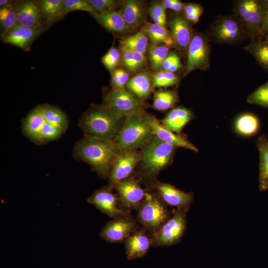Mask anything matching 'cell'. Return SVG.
Masks as SVG:
<instances>
[{
    "label": "cell",
    "instance_id": "obj_1",
    "mask_svg": "<svg viewBox=\"0 0 268 268\" xmlns=\"http://www.w3.org/2000/svg\"><path fill=\"white\" fill-rule=\"evenodd\" d=\"M121 152L114 141L84 135L76 142L73 156L87 163L100 178L107 179L116 158Z\"/></svg>",
    "mask_w": 268,
    "mask_h": 268
},
{
    "label": "cell",
    "instance_id": "obj_2",
    "mask_svg": "<svg viewBox=\"0 0 268 268\" xmlns=\"http://www.w3.org/2000/svg\"><path fill=\"white\" fill-rule=\"evenodd\" d=\"M178 147L165 143L153 136L140 151L138 180L147 185L157 179L162 170L173 162Z\"/></svg>",
    "mask_w": 268,
    "mask_h": 268
},
{
    "label": "cell",
    "instance_id": "obj_3",
    "mask_svg": "<svg viewBox=\"0 0 268 268\" xmlns=\"http://www.w3.org/2000/svg\"><path fill=\"white\" fill-rule=\"evenodd\" d=\"M124 119L119 118L103 105H93L81 117L79 126L85 135L114 141Z\"/></svg>",
    "mask_w": 268,
    "mask_h": 268
},
{
    "label": "cell",
    "instance_id": "obj_4",
    "mask_svg": "<svg viewBox=\"0 0 268 268\" xmlns=\"http://www.w3.org/2000/svg\"><path fill=\"white\" fill-rule=\"evenodd\" d=\"M153 135L149 126L137 114L124 119L114 142L122 151L138 150L146 145Z\"/></svg>",
    "mask_w": 268,
    "mask_h": 268
},
{
    "label": "cell",
    "instance_id": "obj_5",
    "mask_svg": "<svg viewBox=\"0 0 268 268\" xmlns=\"http://www.w3.org/2000/svg\"><path fill=\"white\" fill-rule=\"evenodd\" d=\"M268 7V0H238L233 11L242 22L252 40L263 39L262 27Z\"/></svg>",
    "mask_w": 268,
    "mask_h": 268
},
{
    "label": "cell",
    "instance_id": "obj_6",
    "mask_svg": "<svg viewBox=\"0 0 268 268\" xmlns=\"http://www.w3.org/2000/svg\"><path fill=\"white\" fill-rule=\"evenodd\" d=\"M166 205L156 194L147 190L137 209L136 220L149 235L158 230L172 216Z\"/></svg>",
    "mask_w": 268,
    "mask_h": 268
},
{
    "label": "cell",
    "instance_id": "obj_7",
    "mask_svg": "<svg viewBox=\"0 0 268 268\" xmlns=\"http://www.w3.org/2000/svg\"><path fill=\"white\" fill-rule=\"evenodd\" d=\"M102 105L121 119L137 114L146 108L143 101L125 88L105 89Z\"/></svg>",
    "mask_w": 268,
    "mask_h": 268
},
{
    "label": "cell",
    "instance_id": "obj_8",
    "mask_svg": "<svg viewBox=\"0 0 268 268\" xmlns=\"http://www.w3.org/2000/svg\"><path fill=\"white\" fill-rule=\"evenodd\" d=\"M209 36L214 42L225 44H238L250 37L247 29L235 15L217 17L210 27Z\"/></svg>",
    "mask_w": 268,
    "mask_h": 268
},
{
    "label": "cell",
    "instance_id": "obj_9",
    "mask_svg": "<svg viewBox=\"0 0 268 268\" xmlns=\"http://www.w3.org/2000/svg\"><path fill=\"white\" fill-rule=\"evenodd\" d=\"M188 212L175 208L171 217L158 230L150 235L152 246L166 247L179 242L186 230Z\"/></svg>",
    "mask_w": 268,
    "mask_h": 268
},
{
    "label": "cell",
    "instance_id": "obj_10",
    "mask_svg": "<svg viewBox=\"0 0 268 268\" xmlns=\"http://www.w3.org/2000/svg\"><path fill=\"white\" fill-rule=\"evenodd\" d=\"M208 38L201 33H194L187 51L183 77L195 70H206L209 68L210 50Z\"/></svg>",
    "mask_w": 268,
    "mask_h": 268
},
{
    "label": "cell",
    "instance_id": "obj_11",
    "mask_svg": "<svg viewBox=\"0 0 268 268\" xmlns=\"http://www.w3.org/2000/svg\"><path fill=\"white\" fill-rule=\"evenodd\" d=\"M147 190H154L167 205L175 209L189 211L194 200L192 193L186 192L168 183L157 179L146 185Z\"/></svg>",
    "mask_w": 268,
    "mask_h": 268
},
{
    "label": "cell",
    "instance_id": "obj_12",
    "mask_svg": "<svg viewBox=\"0 0 268 268\" xmlns=\"http://www.w3.org/2000/svg\"><path fill=\"white\" fill-rule=\"evenodd\" d=\"M140 181L133 175L117 183L113 189L119 201L120 207L129 211L137 210L147 192L142 189Z\"/></svg>",
    "mask_w": 268,
    "mask_h": 268
},
{
    "label": "cell",
    "instance_id": "obj_13",
    "mask_svg": "<svg viewBox=\"0 0 268 268\" xmlns=\"http://www.w3.org/2000/svg\"><path fill=\"white\" fill-rule=\"evenodd\" d=\"M137 114L150 127L153 136L161 141L178 147H183L195 152L199 149L188 139L186 135L173 133L164 127L156 117L144 110Z\"/></svg>",
    "mask_w": 268,
    "mask_h": 268
},
{
    "label": "cell",
    "instance_id": "obj_14",
    "mask_svg": "<svg viewBox=\"0 0 268 268\" xmlns=\"http://www.w3.org/2000/svg\"><path fill=\"white\" fill-rule=\"evenodd\" d=\"M140 160L141 153L139 150L121 152L113 163L107 185L113 189L117 183L132 176Z\"/></svg>",
    "mask_w": 268,
    "mask_h": 268
},
{
    "label": "cell",
    "instance_id": "obj_15",
    "mask_svg": "<svg viewBox=\"0 0 268 268\" xmlns=\"http://www.w3.org/2000/svg\"><path fill=\"white\" fill-rule=\"evenodd\" d=\"M108 185L97 190L87 199L88 203L93 205L100 212L115 218L130 216V211L122 208L116 194Z\"/></svg>",
    "mask_w": 268,
    "mask_h": 268
},
{
    "label": "cell",
    "instance_id": "obj_16",
    "mask_svg": "<svg viewBox=\"0 0 268 268\" xmlns=\"http://www.w3.org/2000/svg\"><path fill=\"white\" fill-rule=\"evenodd\" d=\"M139 226L131 215L113 218L101 229V238L110 243L124 242Z\"/></svg>",
    "mask_w": 268,
    "mask_h": 268
},
{
    "label": "cell",
    "instance_id": "obj_17",
    "mask_svg": "<svg viewBox=\"0 0 268 268\" xmlns=\"http://www.w3.org/2000/svg\"><path fill=\"white\" fill-rule=\"evenodd\" d=\"M17 25L21 26L45 28L47 26L41 11L39 1L24 0L15 2Z\"/></svg>",
    "mask_w": 268,
    "mask_h": 268
},
{
    "label": "cell",
    "instance_id": "obj_18",
    "mask_svg": "<svg viewBox=\"0 0 268 268\" xmlns=\"http://www.w3.org/2000/svg\"><path fill=\"white\" fill-rule=\"evenodd\" d=\"M174 42V47L183 54L187 53L193 36L190 22L181 14L173 15L167 22Z\"/></svg>",
    "mask_w": 268,
    "mask_h": 268
},
{
    "label": "cell",
    "instance_id": "obj_19",
    "mask_svg": "<svg viewBox=\"0 0 268 268\" xmlns=\"http://www.w3.org/2000/svg\"><path fill=\"white\" fill-rule=\"evenodd\" d=\"M124 242L128 260L144 257L152 246L150 235L142 227L137 228Z\"/></svg>",
    "mask_w": 268,
    "mask_h": 268
},
{
    "label": "cell",
    "instance_id": "obj_20",
    "mask_svg": "<svg viewBox=\"0 0 268 268\" xmlns=\"http://www.w3.org/2000/svg\"><path fill=\"white\" fill-rule=\"evenodd\" d=\"M119 9L130 32L135 31L147 23L146 7L142 0H122Z\"/></svg>",
    "mask_w": 268,
    "mask_h": 268
},
{
    "label": "cell",
    "instance_id": "obj_21",
    "mask_svg": "<svg viewBox=\"0 0 268 268\" xmlns=\"http://www.w3.org/2000/svg\"><path fill=\"white\" fill-rule=\"evenodd\" d=\"M45 29L25 27L17 25L11 30L1 34V38L3 42L27 51L30 49L35 39Z\"/></svg>",
    "mask_w": 268,
    "mask_h": 268
},
{
    "label": "cell",
    "instance_id": "obj_22",
    "mask_svg": "<svg viewBox=\"0 0 268 268\" xmlns=\"http://www.w3.org/2000/svg\"><path fill=\"white\" fill-rule=\"evenodd\" d=\"M48 105L38 106L26 117L23 124L24 133L34 142L41 143V134L46 122L45 113Z\"/></svg>",
    "mask_w": 268,
    "mask_h": 268
},
{
    "label": "cell",
    "instance_id": "obj_23",
    "mask_svg": "<svg viewBox=\"0 0 268 268\" xmlns=\"http://www.w3.org/2000/svg\"><path fill=\"white\" fill-rule=\"evenodd\" d=\"M90 14L101 26L114 34L125 36L131 32L120 9Z\"/></svg>",
    "mask_w": 268,
    "mask_h": 268
},
{
    "label": "cell",
    "instance_id": "obj_24",
    "mask_svg": "<svg viewBox=\"0 0 268 268\" xmlns=\"http://www.w3.org/2000/svg\"><path fill=\"white\" fill-rule=\"evenodd\" d=\"M194 118V114L190 109L176 107L170 110L160 122L173 133L180 134L184 127Z\"/></svg>",
    "mask_w": 268,
    "mask_h": 268
},
{
    "label": "cell",
    "instance_id": "obj_25",
    "mask_svg": "<svg viewBox=\"0 0 268 268\" xmlns=\"http://www.w3.org/2000/svg\"><path fill=\"white\" fill-rule=\"evenodd\" d=\"M153 87L151 75L148 72L143 71L130 78L125 88L143 101L152 93Z\"/></svg>",
    "mask_w": 268,
    "mask_h": 268
},
{
    "label": "cell",
    "instance_id": "obj_26",
    "mask_svg": "<svg viewBox=\"0 0 268 268\" xmlns=\"http://www.w3.org/2000/svg\"><path fill=\"white\" fill-rule=\"evenodd\" d=\"M260 154L259 187L261 191L268 190V138L264 134L256 140Z\"/></svg>",
    "mask_w": 268,
    "mask_h": 268
},
{
    "label": "cell",
    "instance_id": "obj_27",
    "mask_svg": "<svg viewBox=\"0 0 268 268\" xmlns=\"http://www.w3.org/2000/svg\"><path fill=\"white\" fill-rule=\"evenodd\" d=\"M148 35L151 46L164 44L174 47V42L172 33L166 27L154 23L147 22L141 28Z\"/></svg>",
    "mask_w": 268,
    "mask_h": 268
},
{
    "label": "cell",
    "instance_id": "obj_28",
    "mask_svg": "<svg viewBox=\"0 0 268 268\" xmlns=\"http://www.w3.org/2000/svg\"><path fill=\"white\" fill-rule=\"evenodd\" d=\"M149 39L141 29L135 34L124 36L120 41V48L145 55L149 48Z\"/></svg>",
    "mask_w": 268,
    "mask_h": 268
},
{
    "label": "cell",
    "instance_id": "obj_29",
    "mask_svg": "<svg viewBox=\"0 0 268 268\" xmlns=\"http://www.w3.org/2000/svg\"><path fill=\"white\" fill-rule=\"evenodd\" d=\"M64 0H42L39 1L41 11L46 26L57 21L65 15Z\"/></svg>",
    "mask_w": 268,
    "mask_h": 268
},
{
    "label": "cell",
    "instance_id": "obj_30",
    "mask_svg": "<svg viewBox=\"0 0 268 268\" xmlns=\"http://www.w3.org/2000/svg\"><path fill=\"white\" fill-rule=\"evenodd\" d=\"M121 64L129 73H139L147 65L145 55L120 49Z\"/></svg>",
    "mask_w": 268,
    "mask_h": 268
},
{
    "label": "cell",
    "instance_id": "obj_31",
    "mask_svg": "<svg viewBox=\"0 0 268 268\" xmlns=\"http://www.w3.org/2000/svg\"><path fill=\"white\" fill-rule=\"evenodd\" d=\"M234 126L239 134L244 136H251L259 131L260 122L254 114L245 113L237 118Z\"/></svg>",
    "mask_w": 268,
    "mask_h": 268
},
{
    "label": "cell",
    "instance_id": "obj_32",
    "mask_svg": "<svg viewBox=\"0 0 268 268\" xmlns=\"http://www.w3.org/2000/svg\"><path fill=\"white\" fill-rule=\"evenodd\" d=\"M178 101L177 91L161 89L155 92L152 106L155 110L164 111L173 108Z\"/></svg>",
    "mask_w": 268,
    "mask_h": 268
},
{
    "label": "cell",
    "instance_id": "obj_33",
    "mask_svg": "<svg viewBox=\"0 0 268 268\" xmlns=\"http://www.w3.org/2000/svg\"><path fill=\"white\" fill-rule=\"evenodd\" d=\"M243 49L251 54L257 63L268 72V44L263 39H255Z\"/></svg>",
    "mask_w": 268,
    "mask_h": 268
},
{
    "label": "cell",
    "instance_id": "obj_34",
    "mask_svg": "<svg viewBox=\"0 0 268 268\" xmlns=\"http://www.w3.org/2000/svg\"><path fill=\"white\" fill-rule=\"evenodd\" d=\"M170 48L164 44L149 47L148 50V59L153 73L162 69L163 63L170 52Z\"/></svg>",
    "mask_w": 268,
    "mask_h": 268
},
{
    "label": "cell",
    "instance_id": "obj_35",
    "mask_svg": "<svg viewBox=\"0 0 268 268\" xmlns=\"http://www.w3.org/2000/svg\"><path fill=\"white\" fill-rule=\"evenodd\" d=\"M14 3L0 7V23L1 34L7 32L17 25V15Z\"/></svg>",
    "mask_w": 268,
    "mask_h": 268
},
{
    "label": "cell",
    "instance_id": "obj_36",
    "mask_svg": "<svg viewBox=\"0 0 268 268\" xmlns=\"http://www.w3.org/2000/svg\"><path fill=\"white\" fill-rule=\"evenodd\" d=\"M151 79L153 87L163 88L176 85L179 81V76L174 72L161 70L153 73Z\"/></svg>",
    "mask_w": 268,
    "mask_h": 268
},
{
    "label": "cell",
    "instance_id": "obj_37",
    "mask_svg": "<svg viewBox=\"0 0 268 268\" xmlns=\"http://www.w3.org/2000/svg\"><path fill=\"white\" fill-rule=\"evenodd\" d=\"M46 122L65 130L68 126V121L65 114L57 107L48 105L45 113Z\"/></svg>",
    "mask_w": 268,
    "mask_h": 268
},
{
    "label": "cell",
    "instance_id": "obj_38",
    "mask_svg": "<svg viewBox=\"0 0 268 268\" xmlns=\"http://www.w3.org/2000/svg\"><path fill=\"white\" fill-rule=\"evenodd\" d=\"M166 10L161 1H154L150 4L148 12L154 23L167 27Z\"/></svg>",
    "mask_w": 268,
    "mask_h": 268
},
{
    "label": "cell",
    "instance_id": "obj_39",
    "mask_svg": "<svg viewBox=\"0 0 268 268\" xmlns=\"http://www.w3.org/2000/svg\"><path fill=\"white\" fill-rule=\"evenodd\" d=\"M247 101L251 104L268 108V81L251 94Z\"/></svg>",
    "mask_w": 268,
    "mask_h": 268
},
{
    "label": "cell",
    "instance_id": "obj_40",
    "mask_svg": "<svg viewBox=\"0 0 268 268\" xmlns=\"http://www.w3.org/2000/svg\"><path fill=\"white\" fill-rule=\"evenodd\" d=\"M121 59L120 50L113 46L102 57L101 60L106 68L111 72L121 64Z\"/></svg>",
    "mask_w": 268,
    "mask_h": 268
},
{
    "label": "cell",
    "instance_id": "obj_41",
    "mask_svg": "<svg viewBox=\"0 0 268 268\" xmlns=\"http://www.w3.org/2000/svg\"><path fill=\"white\" fill-rule=\"evenodd\" d=\"M64 7L66 15L69 12L77 10L96 13L88 0H64Z\"/></svg>",
    "mask_w": 268,
    "mask_h": 268
},
{
    "label": "cell",
    "instance_id": "obj_42",
    "mask_svg": "<svg viewBox=\"0 0 268 268\" xmlns=\"http://www.w3.org/2000/svg\"><path fill=\"white\" fill-rule=\"evenodd\" d=\"M110 85L112 89L118 90L125 87L130 79L129 73L125 69L117 67L111 72Z\"/></svg>",
    "mask_w": 268,
    "mask_h": 268
},
{
    "label": "cell",
    "instance_id": "obj_43",
    "mask_svg": "<svg viewBox=\"0 0 268 268\" xmlns=\"http://www.w3.org/2000/svg\"><path fill=\"white\" fill-rule=\"evenodd\" d=\"M94 8L96 13H101L118 10L122 0H88Z\"/></svg>",
    "mask_w": 268,
    "mask_h": 268
},
{
    "label": "cell",
    "instance_id": "obj_44",
    "mask_svg": "<svg viewBox=\"0 0 268 268\" xmlns=\"http://www.w3.org/2000/svg\"><path fill=\"white\" fill-rule=\"evenodd\" d=\"M65 129L46 122L41 134V143L50 141L59 137Z\"/></svg>",
    "mask_w": 268,
    "mask_h": 268
},
{
    "label": "cell",
    "instance_id": "obj_45",
    "mask_svg": "<svg viewBox=\"0 0 268 268\" xmlns=\"http://www.w3.org/2000/svg\"><path fill=\"white\" fill-rule=\"evenodd\" d=\"M180 60V57L176 52H170L163 63L161 70L168 71L172 66Z\"/></svg>",
    "mask_w": 268,
    "mask_h": 268
},
{
    "label": "cell",
    "instance_id": "obj_46",
    "mask_svg": "<svg viewBox=\"0 0 268 268\" xmlns=\"http://www.w3.org/2000/svg\"><path fill=\"white\" fill-rule=\"evenodd\" d=\"M203 10L202 7L198 3H184L183 9V15L184 16L190 15L199 11Z\"/></svg>",
    "mask_w": 268,
    "mask_h": 268
},
{
    "label": "cell",
    "instance_id": "obj_47",
    "mask_svg": "<svg viewBox=\"0 0 268 268\" xmlns=\"http://www.w3.org/2000/svg\"><path fill=\"white\" fill-rule=\"evenodd\" d=\"M202 12L203 10H201L184 17L190 22L196 24L199 21L200 18L202 14Z\"/></svg>",
    "mask_w": 268,
    "mask_h": 268
},
{
    "label": "cell",
    "instance_id": "obj_48",
    "mask_svg": "<svg viewBox=\"0 0 268 268\" xmlns=\"http://www.w3.org/2000/svg\"><path fill=\"white\" fill-rule=\"evenodd\" d=\"M184 3L181 1L177 0L176 3L174 5L172 10L174 11L176 14H180L183 11Z\"/></svg>",
    "mask_w": 268,
    "mask_h": 268
},
{
    "label": "cell",
    "instance_id": "obj_49",
    "mask_svg": "<svg viewBox=\"0 0 268 268\" xmlns=\"http://www.w3.org/2000/svg\"><path fill=\"white\" fill-rule=\"evenodd\" d=\"M262 33L263 37L268 34V7L262 25Z\"/></svg>",
    "mask_w": 268,
    "mask_h": 268
},
{
    "label": "cell",
    "instance_id": "obj_50",
    "mask_svg": "<svg viewBox=\"0 0 268 268\" xmlns=\"http://www.w3.org/2000/svg\"><path fill=\"white\" fill-rule=\"evenodd\" d=\"M177 0H164L161 2L164 7L167 9H172Z\"/></svg>",
    "mask_w": 268,
    "mask_h": 268
},
{
    "label": "cell",
    "instance_id": "obj_51",
    "mask_svg": "<svg viewBox=\"0 0 268 268\" xmlns=\"http://www.w3.org/2000/svg\"><path fill=\"white\" fill-rule=\"evenodd\" d=\"M13 1L8 0H0V7H2L4 6H6L7 5H8L12 3Z\"/></svg>",
    "mask_w": 268,
    "mask_h": 268
},
{
    "label": "cell",
    "instance_id": "obj_52",
    "mask_svg": "<svg viewBox=\"0 0 268 268\" xmlns=\"http://www.w3.org/2000/svg\"><path fill=\"white\" fill-rule=\"evenodd\" d=\"M263 40L268 44V34L264 36Z\"/></svg>",
    "mask_w": 268,
    "mask_h": 268
}]
</instances>
